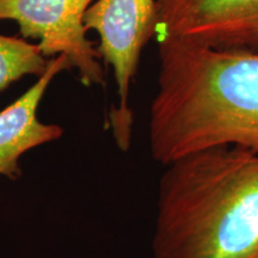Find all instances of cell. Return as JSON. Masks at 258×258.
<instances>
[{"label": "cell", "instance_id": "1", "mask_svg": "<svg viewBox=\"0 0 258 258\" xmlns=\"http://www.w3.org/2000/svg\"><path fill=\"white\" fill-rule=\"evenodd\" d=\"M157 42L158 88L148 120L153 159L166 166L219 146L258 153V51Z\"/></svg>", "mask_w": 258, "mask_h": 258}, {"label": "cell", "instance_id": "2", "mask_svg": "<svg viewBox=\"0 0 258 258\" xmlns=\"http://www.w3.org/2000/svg\"><path fill=\"white\" fill-rule=\"evenodd\" d=\"M164 167L153 258H258V153L219 146Z\"/></svg>", "mask_w": 258, "mask_h": 258}, {"label": "cell", "instance_id": "3", "mask_svg": "<svg viewBox=\"0 0 258 258\" xmlns=\"http://www.w3.org/2000/svg\"><path fill=\"white\" fill-rule=\"evenodd\" d=\"M157 0H95L84 16L86 31H96L104 66L111 67L117 104L109 122L115 143L123 152L132 144L134 116L129 108L131 85L138 73L141 54L156 35Z\"/></svg>", "mask_w": 258, "mask_h": 258}, {"label": "cell", "instance_id": "4", "mask_svg": "<svg viewBox=\"0 0 258 258\" xmlns=\"http://www.w3.org/2000/svg\"><path fill=\"white\" fill-rule=\"evenodd\" d=\"M95 0H0V21H14L25 40H37L47 59L63 55L85 86L105 83L97 47L86 37L84 16Z\"/></svg>", "mask_w": 258, "mask_h": 258}, {"label": "cell", "instance_id": "5", "mask_svg": "<svg viewBox=\"0 0 258 258\" xmlns=\"http://www.w3.org/2000/svg\"><path fill=\"white\" fill-rule=\"evenodd\" d=\"M154 37L258 51V0H157Z\"/></svg>", "mask_w": 258, "mask_h": 258}, {"label": "cell", "instance_id": "6", "mask_svg": "<svg viewBox=\"0 0 258 258\" xmlns=\"http://www.w3.org/2000/svg\"><path fill=\"white\" fill-rule=\"evenodd\" d=\"M72 70L63 55L49 59L48 69L23 95L0 110V178L17 180L23 175L21 160L29 151L59 140L63 129L38 117V109L50 83Z\"/></svg>", "mask_w": 258, "mask_h": 258}, {"label": "cell", "instance_id": "7", "mask_svg": "<svg viewBox=\"0 0 258 258\" xmlns=\"http://www.w3.org/2000/svg\"><path fill=\"white\" fill-rule=\"evenodd\" d=\"M48 63L49 59L41 53L37 43L0 34V92L27 76L40 78Z\"/></svg>", "mask_w": 258, "mask_h": 258}]
</instances>
